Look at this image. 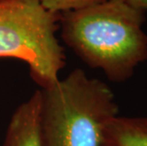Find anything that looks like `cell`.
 <instances>
[{"mask_svg": "<svg viewBox=\"0 0 147 146\" xmlns=\"http://www.w3.org/2000/svg\"><path fill=\"white\" fill-rule=\"evenodd\" d=\"M42 7L52 13L81 10L89 6L99 4L105 0H38Z\"/></svg>", "mask_w": 147, "mask_h": 146, "instance_id": "6", "label": "cell"}, {"mask_svg": "<svg viewBox=\"0 0 147 146\" xmlns=\"http://www.w3.org/2000/svg\"><path fill=\"white\" fill-rule=\"evenodd\" d=\"M127 1L135 8L147 11V0H127Z\"/></svg>", "mask_w": 147, "mask_h": 146, "instance_id": "7", "label": "cell"}, {"mask_svg": "<svg viewBox=\"0 0 147 146\" xmlns=\"http://www.w3.org/2000/svg\"><path fill=\"white\" fill-rule=\"evenodd\" d=\"M102 146H147V118H112L102 129Z\"/></svg>", "mask_w": 147, "mask_h": 146, "instance_id": "5", "label": "cell"}, {"mask_svg": "<svg viewBox=\"0 0 147 146\" xmlns=\"http://www.w3.org/2000/svg\"><path fill=\"white\" fill-rule=\"evenodd\" d=\"M145 21L146 11L127 0H105L61 13L60 27L64 42L87 66L121 83L147 60Z\"/></svg>", "mask_w": 147, "mask_h": 146, "instance_id": "1", "label": "cell"}, {"mask_svg": "<svg viewBox=\"0 0 147 146\" xmlns=\"http://www.w3.org/2000/svg\"><path fill=\"white\" fill-rule=\"evenodd\" d=\"M40 109L41 91L39 89L12 114L4 146H42Z\"/></svg>", "mask_w": 147, "mask_h": 146, "instance_id": "4", "label": "cell"}, {"mask_svg": "<svg viewBox=\"0 0 147 146\" xmlns=\"http://www.w3.org/2000/svg\"><path fill=\"white\" fill-rule=\"evenodd\" d=\"M61 13L45 10L38 0H0V57L25 62L41 88L59 80L64 48L56 38Z\"/></svg>", "mask_w": 147, "mask_h": 146, "instance_id": "3", "label": "cell"}, {"mask_svg": "<svg viewBox=\"0 0 147 146\" xmlns=\"http://www.w3.org/2000/svg\"><path fill=\"white\" fill-rule=\"evenodd\" d=\"M40 91L42 146H102V129L119 113L105 82L76 68Z\"/></svg>", "mask_w": 147, "mask_h": 146, "instance_id": "2", "label": "cell"}]
</instances>
